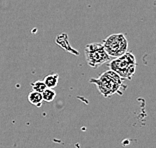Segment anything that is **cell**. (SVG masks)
I'll list each match as a JSON object with an SVG mask.
<instances>
[{
	"instance_id": "1",
	"label": "cell",
	"mask_w": 156,
	"mask_h": 148,
	"mask_svg": "<svg viewBox=\"0 0 156 148\" xmlns=\"http://www.w3.org/2000/svg\"><path fill=\"white\" fill-rule=\"evenodd\" d=\"M89 81L90 83H93L97 86L98 91L105 98L110 97L114 94L122 95L124 90L126 89L123 79L111 70H107L101 73L98 78H91Z\"/></svg>"
},
{
	"instance_id": "2",
	"label": "cell",
	"mask_w": 156,
	"mask_h": 148,
	"mask_svg": "<svg viewBox=\"0 0 156 148\" xmlns=\"http://www.w3.org/2000/svg\"><path fill=\"white\" fill-rule=\"evenodd\" d=\"M136 58L131 52H127L124 55L109 62V68H110L109 70L118 74L122 79H132L136 71Z\"/></svg>"
},
{
	"instance_id": "3",
	"label": "cell",
	"mask_w": 156,
	"mask_h": 148,
	"mask_svg": "<svg viewBox=\"0 0 156 148\" xmlns=\"http://www.w3.org/2000/svg\"><path fill=\"white\" fill-rule=\"evenodd\" d=\"M102 44L110 58H118L128 52V40L123 33L109 35L103 40Z\"/></svg>"
},
{
	"instance_id": "4",
	"label": "cell",
	"mask_w": 156,
	"mask_h": 148,
	"mask_svg": "<svg viewBox=\"0 0 156 148\" xmlns=\"http://www.w3.org/2000/svg\"><path fill=\"white\" fill-rule=\"evenodd\" d=\"M84 54L88 65L91 68H97L104 63H107L110 59L106 53L103 44L98 42L87 44L84 49Z\"/></svg>"
},
{
	"instance_id": "5",
	"label": "cell",
	"mask_w": 156,
	"mask_h": 148,
	"mask_svg": "<svg viewBox=\"0 0 156 148\" xmlns=\"http://www.w3.org/2000/svg\"><path fill=\"white\" fill-rule=\"evenodd\" d=\"M58 79H59L58 74H50V75H47L45 77L43 82L45 83V85L47 88H49V89H53L54 87L57 86Z\"/></svg>"
},
{
	"instance_id": "6",
	"label": "cell",
	"mask_w": 156,
	"mask_h": 148,
	"mask_svg": "<svg viewBox=\"0 0 156 148\" xmlns=\"http://www.w3.org/2000/svg\"><path fill=\"white\" fill-rule=\"evenodd\" d=\"M28 100H29L30 103H32L34 105H36L37 107H40L42 105V102H43V98H42V94L32 91L28 95Z\"/></svg>"
},
{
	"instance_id": "7",
	"label": "cell",
	"mask_w": 156,
	"mask_h": 148,
	"mask_svg": "<svg viewBox=\"0 0 156 148\" xmlns=\"http://www.w3.org/2000/svg\"><path fill=\"white\" fill-rule=\"evenodd\" d=\"M41 94H42V98H43V101H47V102L53 101V99H54L56 96L55 91L53 89H49V88H47V89L43 91Z\"/></svg>"
},
{
	"instance_id": "8",
	"label": "cell",
	"mask_w": 156,
	"mask_h": 148,
	"mask_svg": "<svg viewBox=\"0 0 156 148\" xmlns=\"http://www.w3.org/2000/svg\"><path fill=\"white\" fill-rule=\"evenodd\" d=\"M32 88L35 92H38V93H42L43 91L47 89V87H46L43 81H35V82L32 83Z\"/></svg>"
}]
</instances>
